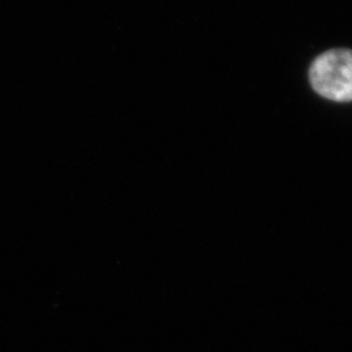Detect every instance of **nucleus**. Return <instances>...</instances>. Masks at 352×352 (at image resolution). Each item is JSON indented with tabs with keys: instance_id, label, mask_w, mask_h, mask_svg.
I'll use <instances>...</instances> for the list:
<instances>
[{
	"instance_id": "f257e3e1",
	"label": "nucleus",
	"mask_w": 352,
	"mask_h": 352,
	"mask_svg": "<svg viewBox=\"0 0 352 352\" xmlns=\"http://www.w3.org/2000/svg\"><path fill=\"white\" fill-rule=\"evenodd\" d=\"M309 81L316 93L336 102L352 101V50L333 49L311 64Z\"/></svg>"
}]
</instances>
